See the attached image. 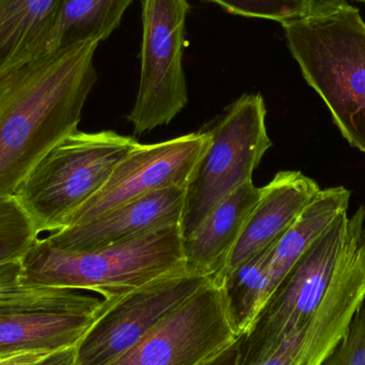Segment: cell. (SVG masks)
Returning <instances> with one entry per match:
<instances>
[{
  "mask_svg": "<svg viewBox=\"0 0 365 365\" xmlns=\"http://www.w3.org/2000/svg\"><path fill=\"white\" fill-rule=\"evenodd\" d=\"M351 191L343 186L324 189L304 208L293 225L272 246L268 266L270 295L307 249L347 212Z\"/></svg>",
  "mask_w": 365,
  "mask_h": 365,
  "instance_id": "cell-15",
  "label": "cell"
},
{
  "mask_svg": "<svg viewBox=\"0 0 365 365\" xmlns=\"http://www.w3.org/2000/svg\"><path fill=\"white\" fill-rule=\"evenodd\" d=\"M103 307V299L63 289L38 302L0 308V359L74 349Z\"/></svg>",
  "mask_w": 365,
  "mask_h": 365,
  "instance_id": "cell-10",
  "label": "cell"
},
{
  "mask_svg": "<svg viewBox=\"0 0 365 365\" xmlns=\"http://www.w3.org/2000/svg\"><path fill=\"white\" fill-rule=\"evenodd\" d=\"M186 188L170 187L128 202L81 225L51 232L44 240L68 252L96 250L168 225H181Z\"/></svg>",
  "mask_w": 365,
  "mask_h": 365,
  "instance_id": "cell-11",
  "label": "cell"
},
{
  "mask_svg": "<svg viewBox=\"0 0 365 365\" xmlns=\"http://www.w3.org/2000/svg\"><path fill=\"white\" fill-rule=\"evenodd\" d=\"M287 46L347 143L365 155V23L349 2L282 24Z\"/></svg>",
  "mask_w": 365,
  "mask_h": 365,
  "instance_id": "cell-2",
  "label": "cell"
},
{
  "mask_svg": "<svg viewBox=\"0 0 365 365\" xmlns=\"http://www.w3.org/2000/svg\"><path fill=\"white\" fill-rule=\"evenodd\" d=\"M212 279L185 266L104 307L75 347L76 365H109Z\"/></svg>",
  "mask_w": 365,
  "mask_h": 365,
  "instance_id": "cell-7",
  "label": "cell"
},
{
  "mask_svg": "<svg viewBox=\"0 0 365 365\" xmlns=\"http://www.w3.org/2000/svg\"><path fill=\"white\" fill-rule=\"evenodd\" d=\"M181 225L96 250L68 252L40 238L21 261V284L89 291L113 302L185 266Z\"/></svg>",
  "mask_w": 365,
  "mask_h": 365,
  "instance_id": "cell-3",
  "label": "cell"
},
{
  "mask_svg": "<svg viewBox=\"0 0 365 365\" xmlns=\"http://www.w3.org/2000/svg\"><path fill=\"white\" fill-rule=\"evenodd\" d=\"M238 338L222 289L210 280L109 365H200Z\"/></svg>",
  "mask_w": 365,
  "mask_h": 365,
  "instance_id": "cell-8",
  "label": "cell"
},
{
  "mask_svg": "<svg viewBox=\"0 0 365 365\" xmlns=\"http://www.w3.org/2000/svg\"><path fill=\"white\" fill-rule=\"evenodd\" d=\"M40 232L16 195H0V266L21 263Z\"/></svg>",
  "mask_w": 365,
  "mask_h": 365,
  "instance_id": "cell-18",
  "label": "cell"
},
{
  "mask_svg": "<svg viewBox=\"0 0 365 365\" xmlns=\"http://www.w3.org/2000/svg\"><path fill=\"white\" fill-rule=\"evenodd\" d=\"M31 365H76L74 349H64L57 353L49 354L38 362Z\"/></svg>",
  "mask_w": 365,
  "mask_h": 365,
  "instance_id": "cell-23",
  "label": "cell"
},
{
  "mask_svg": "<svg viewBox=\"0 0 365 365\" xmlns=\"http://www.w3.org/2000/svg\"><path fill=\"white\" fill-rule=\"evenodd\" d=\"M227 259L216 284L259 251L274 245L297 220L321 191L319 184L300 171H280L266 186Z\"/></svg>",
  "mask_w": 365,
  "mask_h": 365,
  "instance_id": "cell-12",
  "label": "cell"
},
{
  "mask_svg": "<svg viewBox=\"0 0 365 365\" xmlns=\"http://www.w3.org/2000/svg\"><path fill=\"white\" fill-rule=\"evenodd\" d=\"M274 245L249 257L221 282L230 322L237 336L248 331L269 298L268 266Z\"/></svg>",
  "mask_w": 365,
  "mask_h": 365,
  "instance_id": "cell-17",
  "label": "cell"
},
{
  "mask_svg": "<svg viewBox=\"0 0 365 365\" xmlns=\"http://www.w3.org/2000/svg\"><path fill=\"white\" fill-rule=\"evenodd\" d=\"M133 1L62 0L44 53L83 43L103 42L119 27Z\"/></svg>",
  "mask_w": 365,
  "mask_h": 365,
  "instance_id": "cell-16",
  "label": "cell"
},
{
  "mask_svg": "<svg viewBox=\"0 0 365 365\" xmlns=\"http://www.w3.org/2000/svg\"><path fill=\"white\" fill-rule=\"evenodd\" d=\"M62 0H0V78L40 57Z\"/></svg>",
  "mask_w": 365,
  "mask_h": 365,
  "instance_id": "cell-14",
  "label": "cell"
},
{
  "mask_svg": "<svg viewBox=\"0 0 365 365\" xmlns=\"http://www.w3.org/2000/svg\"><path fill=\"white\" fill-rule=\"evenodd\" d=\"M138 143L113 130H76L38 162L14 195L40 233L57 231L102 188L120 160Z\"/></svg>",
  "mask_w": 365,
  "mask_h": 365,
  "instance_id": "cell-4",
  "label": "cell"
},
{
  "mask_svg": "<svg viewBox=\"0 0 365 365\" xmlns=\"http://www.w3.org/2000/svg\"><path fill=\"white\" fill-rule=\"evenodd\" d=\"M262 94H244L232 103L214 128L210 140L187 185L182 237L190 235L223 197L253 181L266 152L272 147Z\"/></svg>",
  "mask_w": 365,
  "mask_h": 365,
  "instance_id": "cell-5",
  "label": "cell"
},
{
  "mask_svg": "<svg viewBox=\"0 0 365 365\" xmlns=\"http://www.w3.org/2000/svg\"><path fill=\"white\" fill-rule=\"evenodd\" d=\"M238 360H240V342L237 339L225 351L200 365H238Z\"/></svg>",
  "mask_w": 365,
  "mask_h": 365,
  "instance_id": "cell-22",
  "label": "cell"
},
{
  "mask_svg": "<svg viewBox=\"0 0 365 365\" xmlns=\"http://www.w3.org/2000/svg\"><path fill=\"white\" fill-rule=\"evenodd\" d=\"M98 44L44 53L0 78V195L14 193L55 145L78 130L98 81Z\"/></svg>",
  "mask_w": 365,
  "mask_h": 365,
  "instance_id": "cell-1",
  "label": "cell"
},
{
  "mask_svg": "<svg viewBox=\"0 0 365 365\" xmlns=\"http://www.w3.org/2000/svg\"><path fill=\"white\" fill-rule=\"evenodd\" d=\"M261 191L253 181L245 182L217 203L199 227L184 238L182 259L188 272L217 281Z\"/></svg>",
  "mask_w": 365,
  "mask_h": 365,
  "instance_id": "cell-13",
  "label": "cell"
},
{
  "mask_svg": "<svg viewBox=\"0 0 365 365\" xmlns=\"http://www.w3.org/2000/svg\"><path fill=\"white\" fill-rule=\"evenodd\" d=\"M21 263L0 266V308L38 302L56 295L62 289L21 285Z\"/></svg>",
  "mask_w": 365,
  "mask_h": 365,
  "instance_id": "cell-21",
  "label": "cell"
},
{
  "mask_svg": "<svg viewBox=\"0 0 365 365\" xmlns=\"http://www.w3.org/2000/svg\"><path fill=\"white\" fill-rule=\"evenodd\" d=\"M46 356L41 355V354H25V355L0 359V365H31L36 364L42 358L46 357Z\"/></svg>",
  "mask_w": 365,
  "mask_h": 365,
  "instance_id": "cell-24",
  "label": "cell"
},
{
  "mask_svg": "<svg viewBox=\"0 0 365 365\" xmlns=\"http://www.w3.org/2000/svg\"><path fill=\"white\" fill-rule=\"evenodd\" d=\"M353 1L365 4V0H353ZM307 2H308L309 14H311V13L319 12L326 9L334 8L339 4L347 2V0H307Z\"/></svg>",
  "mask_w": 365,
  "mask_h": 365,
  "instance_id": "cell-25",
  "label": "cell"
},
{
  "mask_svg": "<svg viewBox=\"0 0 365 365\" xmlns=\"http://www.w3.org/2000/svg\"><path fill=\"white\" fill-rule=\"evenodd\" d=\"M187 0H143L138 93L128 120L136 135L170 123L188 104L184 58Z\"/></svg>",
  "mask_w": 365,
  "mask_h": 365,
  "instance_id": "cell-6",
  "label": "cell"
},
{
  "mask_svg": "<svg viewBox=\"0 0 365 365\" xmlns=\"http://www.w3.org/2000/svg\"><path fill=\"white\" fill-rule=\"evenodd\" d=\"M319 365H365V304L356 311L342 340Z\"/></svg>",
  "mask_w": 365,
  "mask_h": 365,
  "instance_id": "cell-20",
  "label": "cell"
},
{
  "mask_svg": "<svg viewBox=\"0 0 365 365\" xmlns=\"http://www.w3.org/2000/svg\"><path fill=\"white\" fill-rule=\"evenodd\" d=\"M210 140V132L205 130L153 145L138 143L120 160L102 188L76 208L62 227L81 225L162 189L187 188Z\"/></svg>",
  "mask_w": 365,
  "mask_h": 365,
  "instance_id": "cell-9",
  "label": "cell"
},
{
  "mask_svg": "<svg viewBox=\"0 0 365 365\" xmlns=\"http://www.w3.org/2000/svg\"><path fill=\"white\" fill-rule=\"evenodd\" d=\"M231 14L270 19L281 25L309 14L307 0H207Z\"/></svg>",
  "mask_w": 365,
  "mask_h": 365,
  "instance_id": "cell-19",
  "label": "cell"
}]
</instances>
